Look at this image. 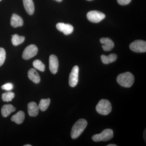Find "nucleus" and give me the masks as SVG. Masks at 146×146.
Masks as SVG:
<instances>
[{"label":"nucleus","mask_w":146,"mask_h":146,"mask_svg":"<svg viewBox=\"0 0 146 146\" xmlns=\"http://www.w3.org/2000/svg\"><path fill=\"white\" fill-rule=\"evenodd\" d=\"M50 102V99L48 98L46 99H42L39 102L38 106L39 109L42 111H44L46 110L49 106Z\"/></svg>","instance_id":"nucleus-19"},{"label":"nucleus","mask_w":146,"mask_h":146,"mask_svg":"<svg viewBox=\"0 0 146 146\" xmlns=\"http://www.w3.org/2000/svg\"><path fill=\"white\" fill-rule=\"evenodd\" d=\"M117 56L115 54H111L108 56L102 55L101 58L102 62L105 64H108L113 63L117 60Z\"/></svg>","instance_id":"nucleus-16"},{"label":"nucleus","mask_w":146,"mask_h":146,"mask_svg":"<svg viewBox=\"0 0 146 146\" xmlns=\"http://www.w3.org/2000/svg\"><path fill=\"white\" fill-rule=\"evenodd\" d=\"M25 118V113L23 111H20L12 116L11 120L18 124H21L24 121Z\"/></svg>","instance_id":"nucleus-18"},{"label":"nucleus","mask_w":146,"mask_h":146,"mask_svg":"<svg viewBox=\"0 0 146 146\" xmlns=\"http://www.w3.org/2000/svg\"><path fill=\"white\" fill-rule=\"evenodd\" d=\"M87 125V122L84 119H82L77 121L73 125L71 132V137L75 139L83 133Z\"/></svg>","instance_id":"nucleus-1"},{"label":"nucleus","mask_w":146,"mask_h":146,"mask_svg":"<svg viewBox=\"0 0 146 146\" xmlns=\"http://www.w3.org/2000/svg\"><path fill=\"white\" fill-rule=\"evenodd\" d=\"M23 3L27 13L29 15H33L35 10L34 3L33 0H23Z\"/></svg>","instance_id":"nucleus-14"},{"label":"nucleus","mask_w":146,"mask_h":146,"mask_svg":"<svg viewBox=\"0 0 146 146\" xmlns=\"http://www.w3.org/2000/svg\"><path fill=\"white\" fill-rule=\"evenodd\" d=\"M113 137V131L110 129H107L103 131L100 133L94 135L92 139L95 142L107 141L111 140Z\"/></svg>","instance_id":"nucleus-4"},{"label":"nucleus","mask_w":146,"mask_h":146,"mask_svg":"<svg viewBox=\"0 0 146 146\" xmlns=\"http://www.w3.org/2000/svg\"><path fill=\"white\" fill-rule=\"evenodd\" d=\"M58 61L57 56L51 55L49 57V69L53 74H56L58 70Z\"/></svg>","instance_id":"nucleus-10"},{"label":"nucleus","mask_w":146,"mask_h":146,"mask_svg":"<svg viewBox=\"0 0 146 146\" xmlns=\"http://www.w3.org/2000/svg\"><path fill=\"white\" fill-rule=\"evenodd\" d=\"M11 36H12L11 42L14 46H17L21 44L25 41V37L24 36H20L17 34L12 35Z\"/></svg>","instance_id":"nucleus-20"},{"label":"nucleus","mask_w":146,"mask_h":146,"mask_svg":"<svg viewBox=\"0 0 146 146\" xmlns=\"http://www.w3.org/2000/svg\"><path fill=\"white\" fill-rule=\"evenodd\" d=\"M131 1V0H117V2L121 5H125L129 4Z\"/></svg>","instance_id":"nucleus-25"},{"label":"nucleus","mask_w":146,"mask_h":146,"mask_svg":"<svg viewBox=\"0 0 146 146\" xmlns=\"http://www.w3.org/2000/svg\"><path fill=\"white\" fill-rule=\"evenodd\" d=\"M87 1H92V0H87Z\"/></svg>","instance_id":"nucleus-29"},{"label":"nucleus","mask_w":146,"mask_h":146,"mask_svg":"<svg viewBox=\"0 0 146 146\" xmlns=\"http://www.w3.org/2000/svg\"><path fill=\"white\" fill-rule=\"evenodd\" d=\"M11 25L13 27H22L23 25L24 22L23 18L17 14L13 13L11 19Z\"/></svg>","instance_id":"nucleus-12"},{"label":"nucleus","mask_w":146,"mask_h":146,"mask_svg":"<svg viewBox=\"0 0 146 146\" xmlns=\"http://www.w3.org/2000/svg\"><path fill=\"white\" fill-rule=\"evenodd\" d=\"M13 88V84L11 83L5 84L1 86L2 89L7 91H10L11 90H12Z\"/></svg>","instance_id":"nucleus-24"},{"label":"nucleus","mask_w":146,"mask_h":146,"mask_svg":"<svg viewBox=\"0 0 146 146\" xmlns=\"http://www.w3.org/2000/svg\"><path fill=\"white\" fill-rule=\"evenodd\" d=\"M55 1H56L58 2H60L62 1L63 0H55Z\"/></svg>","instance_id":"nucleus-27"},{"label":"nucleus","mask_w":146,"mask_h":146,"mask_svg":"<svg viewBox=\"0 0 146 146\" xmlns=\"http://www.w3.org/2000/svg\"><path fill=\"white\" fill-rule=\"evenodd\" d=\"M117 81L121 86L129 88L132 86L134 83V76L129 72L122 73L118 76Z\"/></svg>","instance_id":"nucleus-2"},{"label":"nucleus","mask_w":146,"mask_h":146,"mask_svg":"<svg viewBox=\"0 0 146 146\" xmlns=\"http://www.w3.org/2000/svg\"><path fill=\"white\" fill-rule=\"evenodd\" d=\"M56 27L59 31L62 32L65 35L70 34L74 31V27L70 24L58 23L56 24Z\"/></svg>","instance_id":"nucleus-9"},{"label":"nucleus","mask_w":146,"mask_h":146,"mask_svg":"<svg viewBox=\"0 0 146 146\" xmlns=\"http://www.w3.org/2000/svg\"><path fill=\"white\" fill-rule=\"evenodd\" d=\"M29 115L31 117H36L39 113V108L35 102H31L28 105Z\"/></svg>","instance_id":"nucleus-13"},{"label":"nucleus","mask_w":146,"mask_h":146,"mask_svg":"<svg viewBox=\"0 0 146 146\" xmlns=\"http://www.w3.org/2000/svg\"><path fill=\"white\" fill-rule=\"evenodd\" d=\"M87 19L93 23H98L106 17L104 13L98 11H91L87 13Z\"/></svg>","instance_id":"nucleus-6"},{"label":"nucleus","mask_w":146,"mask_h":146,"mask_svg":"<svg viewBox=\"0 0 146 146\" xmlns=\"http://www.w3.org/2000/svg\"><path fill=\"white\" fill-rule=\"evenodd\" d=\"M1 1V0H0V1Z\"/></svg>","instance_id":"nucleus-30"},{"label":"nucleus","mask_w":146,"mask_h":146,"mask_svg":"<svg viewBox=\"0 0 146 146\" xmlns=\"http://www.w3.org/2000/svg\"><path fill=\"white\" fill-rule=\"evenodd\" d=\"M16 108L11 104H6L2 108L1 114L3 117H6L12 112L16 111Z\"/></svg>","instance_id":"nucleus-17"},{"label":"nucleus","mask_w":146,"mask_h":146,"mask_svg":"<svg viewBox=\"0 0 146 146\" xmlns=\"http://www.w3.org/2000/svg\"><path fill=\"white\" fill-rule=\"evenodd\" d=\"M107 146H117V145L115 144H109V145H107Z\"/></svg>","instance_id":"nucleus-26"},{"label":"nucleus","mask_w":146,"mask_h":146,"mask_svg":"<svg viewBox=\"0 0 146 146\" xmlns=\"http://www.w3.org/2000/svg\"><path fill=\"white\" fill-rule=\"evenodd\" d=\"M33 65L35 68H36L37 70L41 71L44 72L45 70V66L41 60H36L33 61Z\"/></svg>","instance_id":"nucleus-21"},{"label":"nucleus","mask_w":146,"mask_h":146,"mask_svg":"<svg viewBox=\"0 0 146 146\" xmlns=\"http://www.w3.org/2000/svg\"><path fill=\"white\" fill-rule=\"evenodd\" d=\"M24 146H31V145H25Z\"/></svg>","instance_id":"nucleus-28"},{"label":"nucleus","mask_w":146,"mask_h":146,"mask_svg":"<svg viewBox=\"0 0 146 146\" xmlns=\"http://www.w3.org/2000/svg\"><path fill=\"white\" fill-rule=\"evenodd\" d=\"M14 96H15V95L13 92H7L2 94V99L4 102H10L14 98Z\"/></svg>","instance_id":"nucleus-22"},{"label":"nucleus","mask_w":146,"mask_h":146,"mask_svg":"<svg viewBox=\"0 0 146 146\" xmlns=\"http://www.w3.org/2000/svg\"><path fill=\"white\" fill-rule=\"evenodd\" d=\"M129 48L131 50L138 53L145 52L146 51V42L142 40H137L131 43Z\"/></svg>","instance_id":"nucleus-5"},{"label":"nucleus","mask_w":146,"mask_h":146,"mask_svg":"<svg viewBox=\"0 0 146 146\" xmlns=\"http://www.w3.org/2000/svg\"><path fill=\"white\" fill-rule=\"evenodd\" d=\"M6 58L5 50L2 48H0V67L3 64Z\"/></svg>","instance_id":"nucleus-23"},{"label":"nucleus","mask_w":146,"mask_h":146,"mask_svg":"<svg viewBox=\"0 0 146 146\" xmlns=\"http://www.w3.org/2000/svg\"><path fill=\"white\" fill-rule=\"evenodd\" d=\"M100 42L102 44V47L106 51L111 50L115 46L114 42L109 38H102L100 39Z\"/></svg>","instance_id":"nucleus-11"},{"label":"nucleus","mask_w":146,"mask_h":146,"mask_svg":"<svg viewBox=\"0 0 146 146\" xmlns=\"http://www.w3.org/2000/svg\"><path fill=\"white\" fill-rule=\"evenodd\" d=\"M28 77L30 80L35 83H39L40 81V78L39 74L33 68L30 69L28 72Z\"/></svg>","instance_id":"nucleus-15"},{"label":"nucleus","mask_w":146,"mask_h":146,"mask_svg":"<svg viewBox=\"0 0 146 146\" xmlns=\"http://www.w3.org/2000/svg\"><path fill=\"white\" fill-rule=\"evenodd\" d=\"M97 112L103 115H108L112 110V106L109 101L102 99L100 100L96 107Z\"/></svg>","instance_id":"nucleus-3"},{"label":"nucleus","mask_w":146,"mask_h":146,"mask_svg":"<svg viewBox=\"0 0 146 146\" xmlns=\"http://www.w3.org/2000/svg\"><path fill=\"white\" fill-rule=\"evenodd\" d=\"M38 48L35 45H29L25 48L23 52L22 57L25 60H29L37 54Z\"/></svg>","instance_id":"nucleus-7"},{"label":"nucleus","mask_w":146,"mask_h":146,"mask_svg":"<svg viewBox=\"0 0 146 146\" xmlns=\"http://www.w3.org/2000/svg\"><path fill=\"white\" fill-rule=\"evenodd\" d=\"M79 68L76 65L72 69L69 77V84L71 87H75L78 82Z\"/></svg>","instance_id":"nucleus-8"}]
</instances>
